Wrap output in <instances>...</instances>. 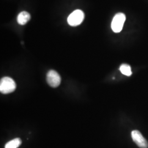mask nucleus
<instances>
[{"instance_id": "obj_1", "label": "nucleus", "mask_w": 148, "mask_h": 148, "mask_svg": "<svg viewBox=\"0 0 148 148\" xmlns=\"http://www.w3.org/2000/svg\"><path fill=\"white\" fill-rule=\"evenodd\" d=\"M16 89V84L11 77L2 78L0 82V91L3 94H8L14 92Z\"/></svg>"}, {"instance_id": "obj_2", "label": "nucleus", "mask_w": 148, "mask_h": 148, "mask_svg": "<svg viewBox=\"0 0 148 148\" xmlns=\"http://www.w3.org/2000/svg\"><path fill=\"white\" fill-rule=\"evenodd\" d=\"M84 13L79 10L74 11L68 18V23L70 26L76 27L80 25L84 19Z\"/></svg>"}, {"instance_id": "obj_3", "label": "nucleus", "mask_w": 148, "mask_h": 148, "mask_svg": "<svg viewBox=\"0 0 148 148\" xmlns=\"http://www.w3.org/2000/svg\"><path fill=\"white\" fill-rule=\"evenodd\" d=\"M126 21V16L122 13H119L114 16L111 22V29L115 33L121 32Z\"/></svg>"}, {"instance_id": "obj_4", "label": "nucleus", "mask_w": 148, "mask_h": 148, "mask_svg": "<svg viewBox=\"0 0 148 148\" xmlns=\"http://www.w3.org/2000/svg\"><path fill=\"white\" fill-rule=\"evenodd\" d=\"M47 81L51 87L56 88L60 84L61 78L57 71L52 70L49 71L47 74Z\"/></svg>"}, {"instance_id": "obj_5", "label": "nucleus", "mask_w": 148, "mask_h": 148, "mask_svg": "<svg viewBox=\"0 0 148 148\" xmlns=\"http://www.w3.org/2000/svg\"><path fill=\"white\" fill-rule=\"evenodd\" d=\"M133 140L140 148H148V142L141 133L137 130L133 131L131 133Z\"/></svg>"}, {"instance_id": "obj_6", "label": "nucleus", "mask_w": 148, "mask_h": 148, "mask_svg": "<svg viewBox=\"0 0 148 148\" xmlns=\"http://www.w3.org/2000/svg\"><path fill=\"white\" fill-rule=\"evenodd\" d=\"M30 14L26 11H23L20 13L17 17V22L19 24L24 25H25L30 20Z\"/></svg>"}, {"instance_id": "obj_7", "label": "nucleus", "mask_w": 148, "mask_h": 148, "mask_svg": "<svg viewBox=\"0 0 148 148\" xmlns=\"http://www.w3.org/2000/svg\"><path fill=\"white\" fill-rule=\"evenodd\" d=\"M21 144V139L20 138H15L6 143L5 148H18Z\"/></svg>"}, {"instance_id": "obj_8", "label": "nucleus", "mask_w": 148, "mask_h": 148, "mask_svg": "<svg viewBox=\"0 0 148 148\" xmlns=\"http://www.w3.org/2000/svg\"><path fill=\"white\" fill-rule=\"evenodd\" d=\"M120 70L122 74L127 76H131L132 73L131 66L126 64H123L121 65L120 67Z\"/></svg>"}]
</instances>
